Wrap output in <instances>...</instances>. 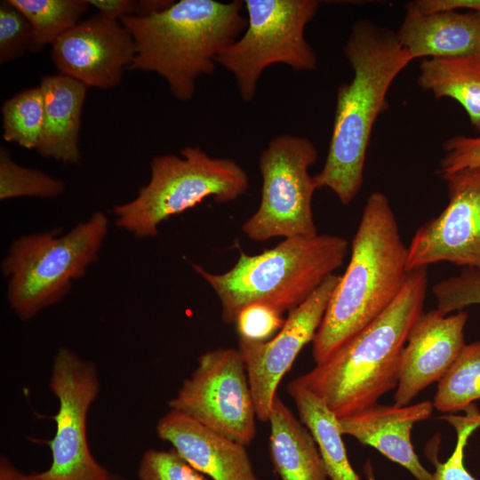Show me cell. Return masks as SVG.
<instances>
[{
	"label": "cell",
	"instance_id": "1",
	"mask_svg": "<svg viewBox=\"0 0 480 480\" xmlns=\"http://www.w3.org/2000/svg\"><path fill=\"white\" fill-rule=\"evenodd\" d=\"M343 51L353 77L337 89L327 156L313 178L317 189H330L348 205L361 190L371 133L388 108L389 87L413 59L396 32L367 20L352 26Z\"/></svg>",
	"mask_w": 480,
	"mask_h": 480
},
{
	"label": "cell",
	"instance_id": "2",
	"mask_svg": "<svg viewBox=\"0 0 480 480\" xmlns=\"http://www.w3.org/2000/svg\"><path fill=\"white\" fill-rule=\"evenodd\" d=\"M407 260L408 246L388 198L372 192L351 242L348 265L312 341L316 364L330 357L388 308L407 279Z\"/></svg>",
	"mask_w": 480,
	"mask_h": 480
},
{
	"label": "cell",
	"instance_id": "3",
	"mask_svg": "<svg viewBox=\"0 0 480 480\" xmlns=\"http://www.w3.org/2000/svg\"><path fill=\"white\" fill-rule=\"evenodd\" d=\"M428 283V267L410 270L382 314L297 381L339 419L376 404L397 386L402 352L423 314Z\"/></svg>",
	"mask_w": 480,
	"mask_h": 480
},
{
	"label": "cell",
	"instance_id": "4",
	"mask_svg": "<svg viewBox=\"0 0 480 480\" xmlns=\"http://www.w3.org/2000/svg\"><path fill=\"white\" fill-rule=\"evenodd\" d=\"M244 1L180 0L146 16L120 19L136 54L128 68L162 76L174 98L191 100L196 81L216 69V58L247 26Z\"/></svg>",
	"mask_w": 480,
	"mask_h": 480
},
{
	"label": "cell",
	"instance_id": "5",
	"mask_svg": "<svg viewBox=\"0 0 480 480\" xmlns=\"http://www.w3.org/2000/svg\"><path fill=\"white\" fill-rule=\"evenodd\" d=\"M346 238L334 235L284 238L275 247L249 255L240 251L229 270L214 274L197 264L193 269L212 287L222 320L235 324L245 307L261 303L280 313L305 301L344 262Z\"/></svg>",
	"mask_w": 480,
	"mask_h": 480
},
{
	"label": "cell",
	"instance_id": "6",
	"mask_svg": "<svg viewBox=\"0 0 480 480\" xmlns=\"http://www.w3.org/2000/svg\"><path fill=\"white\" fill-rule=\"evenodd\" d=\"M180 154L153 157L148 184L132 201L114 207L116 227L152 237L162 222L205 198L230 203L249 189L248 174L234 159L212 157L198 146H186Z\"/></svg>",
	"mask_w": 480,
	"mask_h": 480
},
{
	"label": "cell",
	"instance_id": "7",
	"mask_svg": "<svg viewBox=\"0 0 480 480\" xmlns=\"http://www.w3.org/2000/svg\"><path fill=\"white\" fill-rule=\"evenodd\" d=\"M108 228L107 216L97 212L61 236L54 229L15 239L2 269L8 279L7 299L16 316L28 321L60 302L73 282L98 260Z\"/></svg>",
	"mask_w": 480,
	"mask_h": 480
},
{
	"label": "cell",
	"instance_id": "8",
	"mask_svg": "<svg viewBox=\"0 0 480 480\" xmlns=\"http://www.w3.org/2000/svg\"><path fill=\"white\" fill-rule=\"evenodd\" d=\"M247 26L221 51L216 62L230 72L241 99L253 100L264 70L284 64L295 71H311L317 58L305 36L318 12L316 0H244Z\"/></svg>",
	"mask_w": 480,
	"mask_h": 480
},
{
	"label": "cell",
	"instance_id": "9",
	"mask_svg": "<svg viewBox=\"0 0 480 480\" xmlns=\"http://www.w3.org/2000/svg\"><path fill=\"white\" fill-rule=\"evenodd\" d=\"M317 157L316 145L307 137L285 133L268 141L259 158L260 205L242 226L249 239L265 242L318 235L312 209L317 188L308 172Z\"/></svg>",
	"mask_w": 480,
	"mask_h": 480
},
{
	"label": "cell",
	"instance_id": "10",
	"mask_svg": "<svg viewBox=\"0 0 480 480\" xmlns=\"http://www.w3.org/2000/svg\"><path fill=\"white\" fill-rule=\"evenodd\" d=\"M168 405L246 446L255 437L256 410L238 348H218L201 354Z\"/></svg>",
	"mask_w": 480,
	"mask_h": 480
},
{
	"label": "cell",
	"instance_id": "11",
	"mask_svg": "<svg viewBox=\"0 0 480 480\" xmlns=\"http://www.w3.org/2000/svg\"><path fill=\"white\" fill-rule=\"evenodd\" d=\"M50 389L59 402L56 429L48 441L52 461L40 480H104L110 471L93 457L87 437V417L100 391L96 365L60 347L53 359Z\"/></svg>",
	"mask_w": 480,
	"mask_h": 480
},
{
	"label": "cell",
	"instance_id": "12",
	"mask_svg": "<svg viewBox=\"0 0 480 480\" xmlns=\"http://www.w3.org/2000/svg\"><path fill=\"white\" fill-rule=\"evenodd\" d=\"M440 177L446 183L448 204L416 230L408 246L407 268L446 261L480 272V167Z\"/></svg>",
	"mask_w": 480,
	"mask_h": 480
},
{
	"label": "cell",
	"instance_id": "13",
	"mask_svg": "<svg viewBox=\"0 0 480 480\" xmlns=\"http://www.w3.org/2000/svg\"><path fill=\"white\" fill-rule=\"evenodd\" d=\"M339 279L336 274L327 277L305 301L289 312L283 327L271 339L253 341L239 338L238 350L260 420H268L280 381L301 349L313 341Z\"/></svg>",
	"mask_w": 480,
	"mask_h": 480
},
{
	"label": "cell",
	"instance_id": "14",
	"mask_svg": "<svg viewBox=\"0 0 480 480\" xmlns=\"http://www.w3.org/2000/svg\"><path fill=\"white\" fill-rule=\"evenodd\" d=\"M135 54L127 28L100 13L79 21L52 44V60L59 73L103 90L121 82Z\"/></svg>",
	"mask_w": 480,
	"mask_h": 480
},
{
	"label": "cell",
	"instance_id": "15",
	"mask_svg": "<svg viewBox=\"0 0 480 480\" xmlns=\"http://www.w3.org/2000/svg\"><path fill=\"white\" fill-rule=\"evenodd\" d=\"M468 317L464 310L444 316L436 308L420 316L402 352L395 404H410L446 374L466 345Z\"/></svg>",
	"mask_w": 480,
	"mask_h": 480
},
{
	"label": "cell",
	"instance_id": "16",
	"mask_svg": "<svg viewBox=\"0 0 480 480\" xmlns=\"http://www.w3.org/2000/svg\"><path fill=\"white\" fill-rule=\"evenodd\" d=\"M159 439L186 462L212 480H260L246 445L220 435L189 416L170 409L156 424Z\"/></svg>",
	"mask_w": 480,
	"mask_h": 480
},
{
	"label": "cell",
	"instance_id": "17",
	"mask_svg": "<svg viewBox=\"0 0 480 480\" xmlns=\"http://www.w3.org/2000/svg\"><path fill=\"white\" fill-rule=\"evenodd\" d=\"M433 410L431 401L407 405L376 404L339 419V428L342 436H353L399 464L416 480H429L432 473L415 452L412 431L416 423L428 420Z\"/></svg>",
	"mask_w": 480,
	"mask_h": 480
},
{
	"label": "cell",
	"instance_id": "18",
	"mask_svg": "<svg viewBox=\"0 0 480 480\" xmlns=\"http://www.w3.org/2000/svg\"><path fill=\"white\" fill-rule=\"evenodd\" d=\"M400 44L417 58H456L480 52V13L443 11L422 13L410 4L396 32Z\"/></svg>",
	"mask_w": 480,
	"mask_h": 480
},
{
	"label": "cell",
	"instance_id": "19",
	"mask_svg": "<svg viewBox=\"0 0 480 480\" xmlns=\"http://www.w3.org/2000/svg\"><path fill=\"white\" fill-rule=\"evenodd\" d=\"M39 86L44 122L36 151L64 164H80L78 139L88 87L61 73L42 76Z\"/></svg>",
	"mask_w": 480,
	"mask_h": 480
},
{
	"label": "cell",
	"instance_id": "20",
	"mask_svg": "<svg viewBox=\"0 0 480 480\" xmlns=\"http://www.w3.org/2000/svg\"><path fill=\"white\" fill-rule=\"evenodd\" d=\"M268 421L269 456L281 480H329L313 435L278 396Z\"/></svg>",
	"mask_w": 480,
	"mask_h": 480
},
{
	"label": "cell",
	"instance_id": "21",
	"mask_svg": "<svg viewBox=\"0 0 480 480\" xmlns=\"http://www.w3.org/2000/svg\"><path fill=\"white\" fill-rule=\"evenodd\" d=\"M299 418L313 435L329 480H360L349 461L339 418L314 393L296 379L287 385Z\"/></svg>",
	"mask_w": 480,
	"mask_h": 480
},
{
	"label": "cell",
	"instance_id": "22",
	"mask_svg": "<svg viewBox=\"0 0 480 480\" xmlns=\"http://www.w3.org/2000/svg\"><path fill=\"white\" fill-rule=\"evenodd\" d=\"M418 84L435 98H452L480 131V52L456 58H429L420 65Z\"/></svg>",
	"mask_w": 480,
	"mask_h": 480
},
{
	"label": "cell",
	"instance_id": "23",
	"mask_svg": "<svg viewBox=\"0 0 480 480\" xmlns=\"http://www.w3.org/2000/svg\"><path fill=\"white\" fill-rule=\"evenodd\" d=\"M29 21L32 28L33 52L52 44L75 27L86 12L87 0H8Z\"/></svg>",
	"mask_w": 480,
	"mask_h": 480
},
{
	"label": "cell",
	"instance_id": "24",
	"mask_svg": "<svg viewBox=\"0 0 480 480\" xmlns=\"http://www.w3.org/2000/svg\"><path fill=\"white\" fill-rule=\"evenodd\" d=\"M480 399V340L465 345L460 354L438 381L434 409L444 413L465 411Z\"/></svg>",
	"mask_w": 480,
	"mask_h": 480
},
{
	"label": "cell",
	"instance_id": "25",
	"mask_svg": "<svg viewBox=\"0 0 480 480\" xmlns=\"http://www.w3.org/2000/svg\"><path fill=\"white\" fill-rule=\"evenodd\" d=\"M3 137L27 149H36L44 122V98L40 86L20 91L2 106Z\"/></svg>",
	"mask_w": 480,
	"mask_h": 480
},
{
	"label": "cell",
	"instance_id": "26",
	"mask_svg": "<svg viewBox=\"0 0 480 480\" xmlns=\"http://www.w3.org/2000/svg\"><path fill=\"white\" fill-rule=\"evenodd\" d=\"M63 180L16 164L8 149H0V199L19 196L52 198L65 191Z\"/></svg>",
	"mask_w": 480,
	"mask_h": 480
},
{
	"label": "cell",
	"instance_id": "27",
	"mask_svg": "<svg viewBox=\"0 0 480 480\" xmlns=\"http://www.w3.org/2000/svg\"><path fill=\"white\" fill-rule=\"evenodd\" d=\"M439 419L450 423L457 433V442L451 456L440 462L436 455H431L436 469L429 480H477L464 464L465 447L470 436L480 428V411L474 404L465 410V415H444Z\"/></svg>",
	"mask_w": 480,
	"mask_h": 480
},
{
	"label": "cell",
	"instance_id": "28",
	"mask_svg": "<svg viewBox=\"0 0 480 480\" xmlns=\"http://www.w3.org/2000/svg\"><path fill=\"white\" fill-rule=\"evenodd\" d=\"M432 292L436 309L444 316L468 306L480 305V272L462 268L458 275L436 283Z\"/></svg>",
	"mask_w": 480,
	"mask_h": 480
},
{
	"label": "cell",
	"instance_id": "29",
	"mask_svg": "<svg viewBox=\"0 0 480 480\" xmlns=\"http://www.w3.org/2000/svg\"><path fill=\"white\" fill-rule=\"evenodd\" d=\"M32 28L8 0L0 3V63L5 64L31 51Z\"/></svg>",
	"mask_w": 480,
	"mask_h": 480
},
{
	"label": "cell",
	"instance_id": "30",
	"mask_svg": "<svg viewBox=\"0 0 480 480\" xmlns=\"http://www.w3.org/2000/svg\"><path fill=\"white\" fill-rule=\"evenodd\" d=\"M139 480H207L173 449L147 450L138 466Z\"/></svg>",
	"mask_w": 480,
	"mask_h": 480
},
{
	"label": "cell",
	"instance_id": "31",
	"mask_svg": "<svg viewBox=\"0 0 480 480\" xmlns=\"http://www.w3.org/2000/svg\"><path fill=\"white\" fill-rule=\"evenodd\" d=\"M285 319L276 309L261 303L251 304L243 308L236 319L239 338L265 341L277 333Z\"/></svg>",
	"mask_w": 480,
	"mask_h": 480
},
{
	"label": "cell",
	"instance_id": "32",
	"mask_svg": "<svg viewBox=\"0 0 480 480\" xmlns=\"http://www.w3.org/2000/svg\"><path fill=\"white\" fill-rule=\"evenodd\" d=\"M444 155L436 173L441 176L466 168L480 167V136L456 135L443 144Z\"/></svg>",
	"mask_w": 480,
	"mask_h": 480
},
{
	"label": "cell",
	"instance_id": "33",
	"mask_svg": "<svg viewBox=\"0 0 480 480\" xmlns=\"http://www.w3.org/2000/svg\"><path fill=\"white\" fill-rule=\"evenodd\" d=\"M410 4L422 13L461 10L480 13V0H416Z\"/></svg>",
	"mask_w": 480,
	"mask_h": 480
},
{
	"label": "cell",
	"instance_id": "34",
	"mask_svg": "<svg viewBox=\"0 0 480 480\" xmlns=\"http://www.w3.org/2000/svg\"><path fill=\"white\" fill-rule=\"evenodd\" d=\"M99 13L108 19L120 20L121 18L136 14L138 1L133 0H87Z\"/></svg>",
	"mask_w": 480,
	"mask_h": 480
},
{
	"label": "cell",
	"instance_id": "35",
	"mask_svg": "<svg viewBox=\"0 0 480 480\" xmlns=\"http://www.w3.org/2000/svg\"><path fill=\"white\" fill-rule=\"evenodd\" d=\"M0 480H40L39 473H23L4 455L0 456Z\"/></svg>",
	"mask_w": 480,
	"mask_h": 480
},
{
	"label": "cell",
	"instance_id": "36",
	"mask_svg": "<svg viewBox=\"0 0 480 480\" xmlns=\"http://www.w3.org/2000/svg\"><path fill=\"white\" fill-rule=\"evenodd\" d=\"M174 1L167 0H140L138 1L135 15L146 16L161 12L169 7Z\"/></svg>",
	"mask_w": 480,
	"mask_h": 480
},
{
	"label": "cell",
	"instance_id": "37",
	"mask_svg": "<svg viewBox=\"0 0 480 480\" xmlns=\"http://www.w3.org/2000/svg\"><path fill=\"white\" fill-rule=\"evenodd\" d=\"M104 480H127L120 474L110 472Z\"/></svg>",
	"mask_w": 480,
	"mask_h": 480
},
{
	"label": "cell",
	"instance_id": "38",
	"mask_svg": "<svg viewBox=\"0 0 480 480\" xmlns=\"http://www.w3.org/2000/svg\"><path fill=\"white\" fill-rule=\"evenodd\" d=\"M365 472H366V475H367V476H368V478H369L370 480H374V478H373V476H372V472H371V468H370V470H369V468H365Z\"/></svg>",
	"mask_w": 480,
	"mask_h": 480
}]
</instances>
